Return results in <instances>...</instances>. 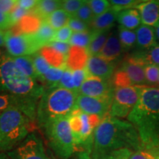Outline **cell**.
I'll use <instances>...</instances> for the list:
<instances>
[{"label":"cell","mask_w":159,"mask_h":159,"mask_svg":"<svg viewBox=\"0 0 159 159\" xmlns=\"http://www.w3.org/2000/svg\"><path fill=\"white\" fill-rule=\"evenodd\" d=\"M11 27L12 25L9 14H6V13L0 11V30L6 32L9 30Z\"/></svg>","instance_id":"obj_46"},{"label":"cell","mask_w":159,"mask_h":159,"mask_svg":"<svg viewBox=\"0 0 159 159\" xmlns=\"http://www.w3.org/2000/svg\"><path fill=\"white\" fill-rule=\"evenodd\" d=\"M128 57L143 66L148 65L159 66V43L150 49L135 51Z\"/></svg>","instance_id":"obj_19"},{"label":"cell","mask_w":159,"mask_h":159,"mask_svg":"<svg viewBox=\"0 0 159 159\" xmlns=\"http://www.w3.org/2000/svg\"><path fill=\"white\" fill-rule=\"evenodd\" d=\"M133 152L128 149H122L102 154H91V157L93 159H129Z\"/></svg>","instance_id":"obj_33"},{"label":"cell","mask_w":159,"mask_h":159,"mask_svg":"<svg viewBox=\"0 0 159 159\" xmlns=\"http://www.w3.org/2000/svg\"><path fill=\"white\" fill-rule=\"evenodd\" d=\"M5 48L12 57L33 55L45 47L35 33H22L9 30L5 32Z\"/></svg>","instance_id":"obj_8"},{"label":"cell","mask_w":159,"mask_h":159,"mask_svg":"<svg viewBox=\"0 0 159 159\" xmlns=\"http://www.w3.org/2000/svg\"><path fill=\"white\" fill-rule=\"evenodd\" d=\"M65 69L66 67H52L46 74L40 77L38 80L42 83L43 88L44 86L47 89L55 88L61 80Z\"/></svg>","instance_id":"obj_25"},{"label":"cell","mask_w":159,"mask_h":159,"mask_svg":"<svg viewBox=\"0 0 159 159\" xmlns=\"http://www.w3.org/2000/svg\"><path fill=\"white\" fill-rule=\"evenodd\" d=\"M144 75L147 84L156 85L159 78V66L148 65L144 66Z\"/></svg>","instance_id":"obj_37"},{"label":"cell","mask_w":159,"mask_h":159,"mask_svg":"<svg viewBox=\"0 0 159 159\" xmlns=\"http://www.w3.org/2000/svg\"><path fill=\"white\" fill-rule=\"evenodd\" d=\"M111 81L115 89L134 85H147L144 66L128 56L126 57L115 71Z\"/></svg>","instance_id":"obj_10"},{"label":"cell","mask_w":159,"mask_h":159,"mask_svg":"<svg viewBox=\"0 0 159 159\" xmlns=\"http://www.w3.org/2000/svg\"><path fill=\"white\" fill-rule=\"evenodd\" d=\"M89 55L86 49L71 47L66 61V67L71 70L85 68Z\"/></svg>","instance_id":"obj_22"},{"label":"cell","mask_w":159,"mask_h":159,"mask_svg":"<svg viewBox=\"0 0 159 159\" xmlns=\"http://www.w3.org/2000/svg\"><path fill=\"white\" fill-rule=\"evenodd\" d=\"M40 98L32 96L0 94V112L11 108H17L36 122L37 106Z\"/></svg>","instance_id":"obj_12"},{"label":"cell","mask_w":159,"mask_h":159,"mask_svg":"<svg viewBox=\"0 0 159 159\" xmlns=\"http://www.w3.org/2000/svg\"><path fill=\"white\" fill-rule=\"evenodd\" d=\"M117 21L119 26L130 30H136L142 25L139 12L136 9H128L119 12Z\"/></svg>","instance_id":"obj_21"},{"label":"cell","mask_w":159,"mask_h":159,"mask_svg":"<svg viewBox=\"0 0 159 159\" xmlns=\"http://www.w3.org/2000/svg\"><path fill=\"white\" fill-rule=\"evenodd\" d=\"M159 85V78H158V83H157V85Z\"/></svg>","instance_id":"obj_52"},{"label":"cell","mask_w":159,"mask_h":159,"mask_svg":"<svg viewBox=\"0 0 159 159\" xmlns=\"http://www.w3.org/2000/svg\"><path fill=\"white\" fill-rule=\"evenodd\" d=\"M129 159H159V147H145L134 151Z\"/></svg>","instance_id":"obj_32"},{"label":"cell","mask_w":159,"mask_h":159,"mask_svg":"<svg viewBox=\"0 0 159 159\" xmlns=\"http://www.w3.org/2000/svg\"><path fill=\"white\" fill-rule=\"evenodd\" d=\"M17 5V0H0V11L10 14Z\"/></svg>","instance_id":"obj_45"},{"label":"cell","mask_w":159,"mask_h":159,"mask_svg":"<svg viewBox=\"0 0 159 159\" xmlns=\"http://www.w3.org/2000/svg\"><path fill=\"white\" fill-rule=\"evenodd\" d=\"M110 35V30L102 32L94 31L93 39L91 40L88 49H86L89 56H95V55H98L100 53Z\"/></svg>","instance_id":"obj_26"},{"label":"cell","mask_w":159,"mask_h":159,"mask_svg":"<svg viewBox=\"0 0 159 159\" xmlns=\"http://www.w3.org/2000/svg\"><path fill=\"white\" fill-rule=\"evenodd\" d=\"M128 120L136 127L145 147H159V88L143 85Z\"/></svg>","instance_id":"obj_2"},{"label":"cell","mask_w":159,"mask_h":159,"mask_svg":"<svg viewBox=\"0 0 159 159\" xmlns=\"http://www.w3.org/2000/svg\"><path fill=\"white\" fill-rule=\"evenodd\" d=\"M0 159H10L8 156L5 153V152L0 150Z\"/></svg>","instance_id":"obj_50"},{"label":"cell","mask_w":159,"mask_h":159,"mask_svg":"<svg viewBox=\"0 0 159 159\" xmlns=\"http://www.w3.org/2000/svg\"><path fill=\"white\" fill-rule=\"evenodd\" d=\"M46 47H48L49 48L59 53V54L63 55V56L68 57L69 53L71 50V45L69 43L61 42V41H53L47 44Z\"/></svg>","instance_id":"obj_42"},{"label":"cell","mask_w":159,"mask_h":159,"mask_svg":"<svg viewBox=\"0 0 159 159\" xmlns=\"http://www.w3.org/2000/svg\"><path fill=\"white\" fill-rule=\"evenodd\" d=\"M118 37L125 51H128L136 47V34L135 30H130L119 26Z\"/></svg>","instance_id":"obj_29"},{"label":"cell","mask_w":159,"mask_h":159,"mask_svg":"<svg viewBox=\"0 0 159 159\" xmlns=\"http://www.w3.org/2000/svg\"><path fill=\"white\" fill-rule=\"evenodd\" d=\"M30 13L31 11H26V10L21 8V7L16 5V7H15L14 10L9 14L12 27L19 25V24L22 21L24 18L30 14Z\"/></svg>","instance_id":"obj_40"},{"label":"cell","mask_w":159,"mask_h":159,"mask_svg":"<svg viewBox=\"0 0 159 159\" xmlns=\"http://www.w3.org/2000/svg\"><path fill=\"white\" fill-rule=\"evenodd\" d=\"M62 7V1L57 0H39L32 13L41 21H44L51 13Z\"/></svg>","instance_id":"obj_23"},{"label":"cell","mask_w":159,"mask_h":159,"mask_svg":"<svg viewBox=\"0 0 159 159\" xmlns=\"http://www.w3.org/2000/svg\"><path fill=\"white\" fill-rule=\"evenodd\" d=\"M88 77L89 75L85 68L72 70L73 83H74L75 89L76 92L78 93L81 85H83V83H84V81Z\"/></svg>","instance_id":"obj_41"},{"label":"cell","mask_w":159,"mask_h":159,"mask_svg":"<svg viewBox=\"0 0 159 159\" xmlns=\"http://www.w3.org/2000/svg\"><path fill=\"white\" fill-rule=\"evenodd\" d=\"M118 12L111 8L108 11L99 16L94 17L90 27L95 32H102L111 30L113 26L117 21Z\"/></svg>","instance_id":"obj_20"},{"label":"cell","mask_w":159,"mask_h":159,"mask_svg":"<svg viewBox=\"0 0 159 159\" xmlns=\"http://www.w3.org/2000/svg\"><path fill=\"white\" fill-rule=\"evenodd\" d=\"M75 17L81 20L83 22L86 23L89 26L91 25L94 16L92 11H91L90 6L89 5L88 1H85L84 0V2H83V5L81 6L80 8L77 11V13L75 16Z\"/></svg>","instance_id":"obj_36"},{"label":"cell","mask_w":159,"mask_h":159,"mask_svg":"<svg viewBox=\"0 0 159 159\" xmlns=\"http://www.w3.org/2000/svg\"><path fill=\"white\" fill-rule=\"evenodd\" d=\"M13 59L16 68L23 75L35 80H38V75L35 71L32 55L13 57Z\"/></svg>","instance_id":"obj_24"},{"label":"cell","mask_w":159,"mask_h":159,"mask_svg":"<svg viewBox=\"0 0 159 159\" xmlns=\"http://www.w3.org/2000/svg\"><path fill=\"white\" fill-rule=\"evenodd\" d=\"M142 2L139 0H111L109 2L111 4V8L119 13L125 10L136 9L137 5Z\"/></svg>","instance_id":"obj_34"},{"label":"cell","mask_w":159,"mask_h":159,"mask_svg":"<svg viewBox=\"0 0 159 159\" xmlns=\"http://www.w3.org/2000/svg\"><path fill=\"white\" fill-rule=\"evenodd\" d=\"M144 147L138 130L132 123L107 115L95 130L91 154L128 149L136 151Z\"/></svg>","instance_id":"obj_1"},{"label":"cell","mask_w":159,"mask_h":159,"mask_svg":"<svg viewBox=\"0 0 159 159\" xmlns=\"http://www.w3.org/2000/svg\"><path fill=\"white\" fill-rule=\"evenodd\" d=\"M143 85L116 88L109 115L118 119L128 118L138 102Z\"/></svg>","instance_id":"obj_9"},{"label":"cell","mask_w":159,"mask_h":159,"mask_svg":"<svg viewBox=\"0 0 159 159\" xmlns=\"http://www.w3.org/2000/svg\"><path fill=\"white\" fill-rule=\"evenodd\" d=\"M155 30H156V35L157 38V41H159V24L155 27Z\"/></svg>","instance_id":"obj_51"},{"label":"cell","mask_w":159,"mask_h":159,"mask_svg":"<svg viewBox=\"0 0 159 159\" xmlns=\"http://www.w3.org/2000/svg\"><path fill=\"white\" fill-rule=\"evenodd\" d=\"M68 26L73 33L87 31L89 30H90L89 29L90 26L75 16L70 18L68 23Z\"/></svg>","instance_id":"obj_43"},{"label":"cell","mask_w":159,"mask_h":159,"mask_svg":"<svg viewBox=\"0 0 159 159\" xmlns=\"http://www.w3.org/2000/svg\"><path fill=\"white\" fill-rule=\"evenodd\" d=\"M115 88L111 80L89 76L81 85L78 94L95 98L114 97Z\"/></svg>","instance_id":"obj_13"},{"label":"cell","mask_w":159,"mask_h":159,"mask_svg":"<svg viewBox=\"0 0 159 159\" xmlns=\"http://www.w3.org/2000/svg\"><path fill=\"white\" fill-rule=\"evenodd\" d=\"M85 69L89 76L111 80L116 71V63L106 61L98 55L89 56Z\"/></svg>","instance_id":"obj_15"},{"label":"cell","mask_w":159,"mask_h":159,"mask_svg":"<svg viewBox=\"0 0 159 159\" xmlns=\"http://www.w3.org/2000/svg\"><path fill=\"white\" fill-rule=\"evenodd\" d=\"M32 56H33V63H34L35 71L38 75V79H39L40 77L46 74L52 66L41 50L35 53Z\"/></svg>","instance_id":"obj_31"},{"label":"cell","mask_w":159,"mask_h":159,"mask_svg":"<svg viewBox=\"0 0 159 159\" xmlns=\"http://www.w3.org/2000/svg\"><path fill=\"white\" fill-rule=\"evenodd\" d=\"M70 18L71 16L61 8L51 13L44 21H47L56 31L57 30L68 25Z\"/></svg>","instance_id":"obj_28"},{"label":"cell","mask_w":159,"mask_h":159,"mask_svg":"<svg viewBox=\"0 0 159 159\" xmlns=\"http://www.w3.org/2000/svg\"><path fill=\"white\" fill-rule=\"evenodd\" d=\"M49 145L57 156L68 159L76 150L68 117L52 120L42 127Z\"/></svg>","instance_id":"obj_7"},{"label":"cell","mask_w":159,"mask_h":159,"mask_svg":"<svg viewBox=\"0 0 159 159\" xmlns=\"http://www.w3.org/2000/svg\"><path fill=\"white\" fill-rule=\"evenodd\" d=\"M78 95L74 91L59 87L45 89L38 103V125L42 128L52 120L68 117L77 108Z\"/></svg>","instance_id":"obj_3"},{"label":"cell","mask_w":159,"mask_h":159,"mask_svg":"<svg viewBox=\"0 0 159 159\" xmlns=\"http://www.w3.org/2000/svg\"><path fill=\"white\" fill-rule=\"evenodd\" d=\"M94 35V31L91 29L87 31L73 33L69 43L71 45V47L87 49Z\"/></svg>","instance_id":"obj_27"},{"label":"cell","mask_w":159,"mask_h":159,"mask_svg":"<svg viewBox=\"0 0 159 159\" xmlns=\"http://www.w3.org/2000/svg\"><path fill=\"white\" fill-rule=\"evenodd\" d=\"M56 87L68 89V90L75 91L74 83L72 79V70L66 67L63 76L61 77L60 82L57 83ZM76 92V91H75Z\"/></svg>","instance_id":"obj_39"},{"label":"cell","mask_w":159,"mask_h":159,"mask_svg":"<svg viewBox=\"0 0 159 159\" xmlns=\"http://www.w3.org/2000/svg\"><path fill=\"white\" fill-rule=\"evenodd\" d=\"M94 17L103 14L111 8V4L107 0H89L88 1Z\"/></svg>","instance_id":"obj_35"},{"label":"cell","mask_w":159,"mask_h":159,"mask_svg":"<svg viewBox=\"0 0 159 159\" xmlns=\"http://www.w3.org/2000/svg\"><path fill=\"white\" fill-rule=\"evenodd\" d=\"M35 122L17 108L0 112V150L10 152L15 149L33 133Z\"/></svg>","instance_id":"obj_5"},{"label":"cell","mask_w":159,"mask_h":159,"mask_svg":"<svg viewBox=\"0 0 159 159\" xmlns=\"http://www.w3.org/2000/svg\"><path fill=\"white\" fill-rule=\"evenodd\" d=\"M73 34V32L69 28L68 25L65 26L62 28L57 30L55 31L54 41H61V42L69 43L71 35Z\"/></svg>","instance_id":"obj_44"},{"label":"cell","mask_w":159,"mask_h":159,"mask_svg":"<svg viewBox=\"0 0 159 159\" xmlns=\"http://www.w3.org/2000/svg\"><path fill=\"white\" fill-rule=\"evenodd\" d=\"M44 88L37 80L25 76L16 66L13 57L0 49V94H15L41 98Z\"/></svg>","instance_id":"obj_4"},{"label":"cell","mask_w":159,"mask_h":159,"mask_svg":"<svg viewBox=\"0 0 159 159\" xmlns=\"http://www.w3.org/2000/svg\"><path fill=\"white\" fill-rule=\"evenodd\" d=\"M77 159H93L91 157V152L89 151H80L79 152Z\"/></svg>","instance_id":"obj_48"},{"label":"cell","mask_w":159,"mask_h":159,"mask_svg":"<svg viewBox=\"0 0 159 159\" xmlns=\"http://www.w3.org/2000/svg\"><path fill=\"white\" fill-rule=\"evenodd\" d=\"M5 33H4V31L0 30V48L5 46Z\"/></svg>","instance_id":"obj_49"},{"label":"cell","mask_w":159,"mask_h":159,"mask_svg":"<svg viewBox=\"0 0 159 159\" xmlns=\"http://www.w3.org/2000/svg\"><path fill=\"white\" fill-rule=\"evenodd\" d=\"M137 50H144L158 44L155 27L142 25L136 30Z\"/></svg>","instance_id":"obj_18"},{"label":"cell","mask_w":159,"mask_h":159,"mask_svg":"<svg viewBox=\"0 0 159 159\" xmlns=\"http://www.w3.org/2000/svg\"><path fill=\"white\" fill-rule=\"evenodd\" d=\"M84 0H64L62 1V8L71 17L75 16L83 5Z\"/></svg>","instance_id":"obj_38"},{"label":"cell","mask_w":159,"mask_h":159,"mask_svg":"<svg viewBox=\"0 0 159 159\" xmlns=\"http://www.w3.org/2000/svg\"><path fill=\"white\" fill-rule=\"evenodd\" d=\"M39 0H17V5L24 10L32 11L36 6Z\"/></svg>","instance_id":"obj_47"},{"label":"cell","mask_w":159,"mask_h":159,"mask_svg":"<svg viewBox=\"0 0 159 159\" xmlns=\"http://www.w3.org/2000/svg\"><path fill=\"white\" fill-rule=\"evenodd\" d=\"M68 119L75 149L92 152L95 130L102 119L76 108L68 116Z\"/></svg>","instance_id":"obj_6"},{"label":"cell","mask_w":159,"mask_h":159,"mask_svg":"<svg viewBox=\"0 0 159 159\" xmlns=\"http://www.w3.org/2000/svg\"><path fill=\"white\" fill-rule=\"evenodd\" d=\"M113 97L95 98L79 94L77 100V108L90 115H96L103 119L109 114Z\"/></svg>","instance_id":"obj_14"},{"label":"cell","mask_w":159,"mask_h":159,"mask_svg":"<svg viewBox=\"0 0 159 159\" xmlns=\"http://www.w3.org/2000/svg\"><path fill=\"white\" fill-rule=\"evenodd\" d=\"M35 35L43 45L47 46L54 41L55 30L46 21H41L39 29L35 33Z\"/></svg>","instance_id":"obj_30"},{"label":"cell","mask_w":159,"mask_h":159,"mask_svg":"<svg viewBox=\"0 0 159 159\" xmlns=\"http://www.w3.org/2000/svg\"><path fill=\"white\" fill-rule=\"evenodd\" d=\"M7 156L10 159H50L46 153L41 139L33 132L8 152Z\"/></svg>","instance_id":"obj_11"},{"label":"cell","mask_w":159,"mask_h":159,"mask_svg":"<svg viewBox=\"0 0 159 159\" xmlns=\"http://www.w3.org/2000/svg\"><path fill=\"white\" fill-rule=\"evenodd\" d=\"M124 52L118 34L111 33L98 56L111 62H116L121 58Z\"/></svg>","instance_id":"obj_17"},{"label":"cell","mask_w":159,"mask_h":159,"mask_svg":"<svg viewBox=\"0 0 159 159\" xmlns=\"http://www.w3.org/2000/svg\"><path fill=\"white\" fill-rule=\"evenodd\" d=\"M136 9L139 12L142 25L156 27L159 24V1H142Z\"/></svg>","instance_id":"obj_16"}]
</instances>
